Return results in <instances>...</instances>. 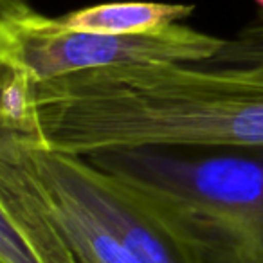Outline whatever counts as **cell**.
<instances>
[{"label":"cell","instance_id":"6da1fadb","mask_svg":"<svg viewBox=\"0 0 263 263\" xmlns=\"http://www.w3.org/2000/svg\"><path fill=\"white\" fill-rule=\"evenodd\" d=\"M20 136V134H18ZM26 137L88 157L119 150H263V56L143 63L34 81Z\"/></svg>","mask_w":263,"mask_h":263},{"label":"cell","instance_id":"7a4b0ae2","mask_svg":"<svg viewBox=\"0 0 263 263\" xmlns=\"http://www.w3.org/2000/svg\"><path fill=\"white\" fill-rule=\"evenodd\" d=\"M197 263H263V150L88 155Z\"/></svg>","mask_w":263,"mask_h":263},{"label":"cell","instance_id":"3957f363","mask_svg":"<svg viewBox=\"0 0 263 263\" xmlns=\"http://www.w3.org/2000/svg\"><path fill=\"white\" fill-rule=\"evenodd\" d=\"M0 4V65L34 81L116 65L204 62L227 42L180 24L146 34L92 33L34 11L27 0Z\"/></svg>","mask_w":263,"mask_h":263},{"label":"cell","instance_id":"277c9868","mask_svg":"<svg viewBox=\"0 0 263 263\" xmlns=\"http://www.w3.org/2000/svg\"><path fill=\"white\" fill-rule=\"evenodd\" d=\"M0 261L87 263L49 215L13 150L0 143Z\"/></svg>","mask_w":263,"mask_h":263},{"label":"cell","instance_id":"5b68a950","mask_svg":"<svg viewBox=\"0 0 263 263\" xmlns=\"http://www.w3.org/2000/svg\"><path fill=\"white\" fill-rule=\"evenodd\" d=\"M0 143L8 144L13 154L22 162L24 170L29 175L34 190L38 191L42 202L47 208L49 215L70 247L80 254V258L87 263H143L136 254H132L110 231H106L98 222L94 215L72 197L65 187L54 182L49 177L42 175L26 161L16 139L0 132Z\"/></svg>","mask_w":263,"mask_h":263},{"label":"cell","instance_id":"8992f818","mask_svg":"<svg viewBox=\"0 0 263 263\" xmlns=\"http://www.w3.org/2000/svg\"><path fill=\"white\" fill-rule=\"evenodd\" d=\"M195 11L193 6L164 2H110L60 16L65 26L105 34H146L164 29Z\"/></svg>","mask_w":263,"mask_h":263},{"label":"cell","instance_id":"52a82bcc","mask_svg":"<svg viewBox=\"0 0 263 263\" xmlns=\"http://www.w3.org/2000/svg\"><path fill=\"white\" fill-rule=\"evenodd\" d=\"M34 80L18 69L2 65L0 130L26 136L31 121V94Z\"/></svg>","mask_w":263,"mask_h":263},{"label":"cell","instance_id":"ba28073f","mask_svg":"<svg viewBox=\"0 0 263 263\" xmlns=\"http://www.w3.org/2000/svg\"><path fill=\"white\" fill-rule=\"evenodd\" d=\"M236 40L249 49L263 51V9L251 24H247V26L238 33Z\"/></svg>","mask_w":263,"mask_h":263},{"label":"cell","instance_id":"9c48e42d","mask_svg":"<svg viewBox=\"0 0 263 263\" xmlns=\"http://www.w3.org/2000/svg\"><path fill=\"white\" fill-rule=\"evenodd\" d=\"M256 2H258V4L261 6V9H263V0H256Z\"/></svg>","mask_w":263,"mask_h":263}]
</instances>
